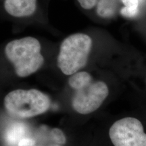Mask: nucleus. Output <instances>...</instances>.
Wrapping results in <instances>:
<instances>
[{
  "label": "nucleus",
  "instance_id": "39448f33",
  "mask_svg": "<svg viewBox=\"0 0 146 146\" xmlns=\"http://www.w3.org/2000/svg\"><path fill=\"white\" fill-rule=\"evenodd\" d=\"M114 146H146V133L140 120L126 117L116 121L109 130Z\"/></svg>",
  "mask_w": 146,
  "mask_h": 146
},
{
  "label": "nucleus",
  "instance_id": "7ed1b4c3",
  "mask_svg": "<svg viewBox=\"0 0 146 146\" xmlns=\"http://www.w3.org/2000/svg\"><path fill=\"white\" fill-rule=\"evenodd\" d=\"M50 105V97L35 89H15L9 92L3 100L6 112L18 118L39 116L47 112Z\"/></svg>",
  "mask_w": 146,
  "mask_h": 146
},
{
  "label": "nucleus",
  "instance_id": "9d476101",
  "mask_svg": "<svg viewBox=\"0 0 146 146\" xmlns=\"http://www.w3.org/2000/svg\"><path fill=\"white\" fill-rule=\"evenodd\" d=\"M50 137L55 143L60 144V145L65 144L66 141V138L64 133L61 129L58 128H54L50 131Z\"/></svg>",
  "mask_w": 146,
  "mask_h": 146
},
{
  "label": "nucleus",
  "instance_id": "f03ea898",
  "mask_svg": "<svg viewBox=\"0 0 146 146\" xmlns=\"http://www.w3.org/2000/svg\"><path fill=\"white\" fill-rule=\"evenodd\" d=\"M68 84L75 91L72 100L73 109L81 114L96 111L109 94L108 87L104 82L93 81L91 74L85 71L72 74Z\"/></svg>",
  "mask_w": 146,
  "mask_h": 146
},
{
  "label": "nucleus",
  "instance_id": "20e7f679",
  "mask_svg": "<svg viewBox=\"0 0 146 146\" xmlns=\"http://www.w3.org/2000/svg\"><path fill=\"white\" fill-rule=\"evenodd\" d=\"M93 45L90 36L78 33L66 37L60 44L57 65L66 75H72L84 68Z\"/></svg>",
  "mask_w": 146,
  "mask_h": 146
},
{
  "label": "nucleus",
  "instance_id": "9b49d317",
  "mask_svg": "<svg viewBox=\"0 0 146 146\" xmlns=\"http://www.w3.org/2000/svg\"><path fill=\"white\" fill-rule=\"evenodd\" d=\"M18 146H36L35 141L31 138L23 137L18 143Z\"/></svg>",
  "mask_w": 146,
  "mask_h": 146
},
{
  "label": "nucleus",
  "instance_id": "f257e3e1",
  "mask_svg": "<svg viewBox=\"0 0 146 146\" xmlns=\"http://www.w3.org/2000/svg\"><path fill=\"white\" fill-rule=\"evenodd\" d=\"M3 54L13 66L16 75L22 78L34 74L45 62L41 42L34 36L11 40L3 47Z\"/></svg>",
  "mask_w": 146,
  "mask_h": 146
},
{
  "label": "nucleus",
  "instance_id": "6e6552de",
  "mask_svg": "<svg viewBox=\"0 0 146 146\" xmlns=\"http://www.w3.org/2000/svg\"><path fill=\"white\" fill-rule=\"evenodd\" d=\"M25 127L23 124L15 123L10 125L5 133V139L10 145H15L22 138L25 137Z\"/></svg>",
  "mask_w": 146,
  "mask_h": 146
},
{
  "label": "nucleus",
  "instance_id": "0eeeda50",
  "mask_svg": "<svg viewBox=\"0 0 146 146\" xmlns=\"http://www.w3.org/2000/svg\"><path fill=\"white\" fill-rule=\"evenodd\" d=\"M78 4L85 10L96 8L100 18L110 19L114 17L118 11L119 0H77Z\"/></svg>",
  "mask_w": 146,
  "mask_h": 146
},
{
  "label": "nucleus",
  "instance_id": "f8f14e48",
  "mask_svg": "<svg viewBox=\"0 0 146 146\" xmlns=\"http://www.w3.org/2000/svg\"><path fill=\"white\" fill-rule=\"evenodd\" d=\"M50 146H61L60 145V144H58V143H55V144H52V145H50Z\"/></svg>",
  "mask_w": 146,
  "mask_h": 146
},
{
  "label": "nucleus",
  "instance_id": "423d86ee",
  "mask_svg": "<svg viewBox=\"0 0 146 146\" xmlns=\"http://www.w3.org/2000/svg\"><path fill=\"white\" fill-rule=\"evenodd\" d=\"M39 12V0H0V16L11 22L28 21Z\"/></svg>",
  "mask_w": 146,
  "mask_h": 146
},
{
  "label": "nucleus",
  "instance_id": "1a4fd4ad",
  "mask_svg": "<svg viewBox=\"0 0 146 146\" xmlns=\"http://www.w3.org/2000/svg\"><path fill=\"white\" fill-rule=\"evenodd\" d=\"M121 1L123 7L120 9V13L126 18H132L138 15L143 0H121Z\"/></svg>",
  "mask_w": 146,
  "mask_h": 146
}]
</instances>
